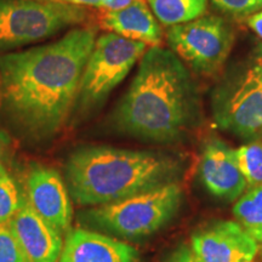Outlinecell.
Listing matches in <instances>:
<instances>
[{
    "mask_svg": "<svg viewBox=\"0 0 262 262\" xmlns=\"http://www.w3.org/2000/svg\"><path fill=\"white\" fill-rule=\"evenodd\" d=\"M88 16L84 6L47 0H0V55L78 27Z\"/></svg>",
    "mask_w": 262,
    "mask_h": 262,
    "instance_id": "6",
    "label": "cell"
},
{
    "mask_svg": "<svg viewBox=\"0 0 262 262\" xmlns=\"http://www.w3.org/2000/svg\"><path fill=\"white\" fill-rule=\"evenodd\" d=\"M25 196L18 193L14 179L9 175L4 165L0 166V221L9 222L21 206Z\"/></svg>",
    "mask_w": 262,
    "mask_h": 262,
    "instance_id": "18",
    "label": "cell"
},
{
    "mask_svg": "<svg viewBox=\"0 0 262 262\" xmlns=\"http://www.w3.org/2000/svg\"><path fill=\"white\" fill-rule=\"evenodd\" d=\"M198 95L188 68L170 49L152 47L141 57L136 75L113 122L118 130L152 142H172L193 125Z\"/></svg>",
    "mask_w": 262,
    "mask_h": 262,
    "instance_id": "2",
    "label": "cell"
},
{
    "mask_svg": "<svg viewBox=\"0 0 262 262\" xmlns=\"http://www.w3.org/2000/svg\"><path fill=\"white\" fill-rule=\"evenodd\" d=\"M133 2H135V0H106L102 9L118 10V9H122V8H124V6L131 4Z\"/></svg>",
    "mask_w": 262,
    "mask_h": 262,
    "instance_id": "24",
    "label": "cell"
},
{
    "mask_svg": "<svg viewBox=\"0 0 262 262\" xmlns=\"http://www.w3.org/2000/svg\"><path fill=\"white\" fill-rule=\"evenodd\" d=\"M100 25L107 32L143 42L150 48L160 47L163 40L159 21L146 0H135L118 10H106L101 16Z\"/></svg>",
    "mask_w": 262,
    "mask_h": 262,
    "instance_id": "14",
    "label": "cell"
},
{
    "mask_svg": "<svg viewBox=\"0 0 262 262\" xmlns=\"http://www.w3.org/2000/svg\"><path fill=\"white\" fill-rule=\"evenodd\" d=\"M181 171L175 157L157 150L83 147L66 163L70 193L80 205H104L173 182Z\"/></svg>",
    "mask_w": 262,
    "mask_h": 262,
    "instance_id": "3",
    "label": "cell"
},
{
    "mask_svg": "<svg viewBox=\"0 0 262 262\" xmlns=\"http://www.w3.org/2000/svg\"><path fill=\"white\" fill-rule=\"evenodd\" d=\"M181 202L182 188L173 181L95 206L85 216L89 224L117 237L139 239L163 228L179 211Z\"/></svg>",
    "mask_w": 262,
    "mask_h": 262,
    "instance_id": "5",
    "label": "cell"
},
{
    "mask_svg": "<svg viewBox=\"0 0 262 262\" xmlns=\"http://www.w3.org/2000/svg\"><path fill=\"white\" fill-rule=\"evenodd\" d=\"M47 2L61 3V4L77 5V6H93V8H103L106 0H47Z\"/></svg>",
    "mask_w": 262,
    "mask_h": 262,
    "instance_id": "22",
    "label": "cell"
},
{
    "mask_svg": "<svg viewBox=\"0 0 262 262\" xmlns=\"http://www.w3.org/2000/svg\"><path fill=\"white\" fill-rule=\"evenodd\" d=\"M28 203L39 215L61 233L70 228L72 204L70 193L56 170L35 166L27 178Z\"/></svg>",
    "mask_w": 262,
    "mask_h": 262,
    "instance_id": "11",
    "label": "cell"
},
{
    "mask_svg": "<svg viewBox=\"0 0 262 262\" xmlns=\"http://www.w3.org/2000/svg\"><path fill=\"white\" fill-rule=\"evenodd\" d=\"M233 215L258 244L262 243V185L249 187L239 196L234 203Z\"/></svg>",
    "mask_w": 262,
    "mask_h": 262,
    "instance_id": "16",
    "label": "cell"
},
{
    "mask_svg": "<svg viewBox=\"0 0 262 262\" xmlns=\"http://www.w3.org/2000/svg\"><path fill=\"white\" fill-rule=\"evenodd\" d=\"M147 49L143 42L130 40L112 32L97 37L81 73L74 108L78 106L90 111L100 106L125 79Z\"/></svg>",
    "mask_w": 262,
    "mask_h": 262,
    "instance_id": "7",
    "label": "cell"
},
{
    "mask_svg": "<svg viewBox=\"0 0 262 262\" xmlns=\"http://www.w3.org/2000/svg\"><path fill=\"white\" fill-rule=\"evenodd\" d=\"M3 165V164H2V160H0V166H2Z\"/></svg>",
    "mask_w": 262,
    "mask_h": 262,
    "instance_id": "25",
    "label": "cell"
},
{
    "mask_svg": "<svg viewBox=\"0 0 262 262\" xmlns=\"http://www.w3.org/2000/svg\"><path fill=\"white\" fill-rule=\"evenodd\" d=\"M8 224L27 262L58 261L63 248L62 233L32 208L27 198Z\"/></svg>",
    "mask_w": 262,
    "mask_h": 262,
    "instance_id": "10",
    "label": "cell"
},
{
    "mask_svg": "<svg viewBox=\"0 0 262 262\" xmlns=\"http://www.w3.org/2000/svg\"><path fill=\"white\" fill-rule=\"evenodd\" d=\"M150 10L164 26L187 24L204 15L208 0H147Z\"/></svg>",
    "mask_w": 262,
    "mask_h": 262,
    "instance_id": "15",
    "label": "cell"
},
{
    "mask_svg": "<svg viewBox=\"0 0 262 262\" xmlns=\"http://www.w3.org/2000/svg\"><path fill=\"white\" fill-rule=\"evenodd\" d=\"M166 40L176 56L193 71L212 74L227 60L234 41L232 26L217 16H202L187 24L171 26Z\"/></svg>",
    "mask_w": 262,
    "mask_h": 262,
    "instance_id": "8",
    "label": "cell"
},
{
    "mask_svg": "<svg viewBox=\"0 0 262 262\" xmlns=\"http://www.w3.org/2000/svg\"><path fill=\"white\" fill-rule=\"evenodd\" d=\"M216 125L243 140L262 136V44L232 64L211 93Z\"/></svg>",
    "mask_w": 262,
    "mask_h": 262,
    "instance_id": "4",
    "label": "cell"
},
{
    "mask_svg": "<svg viewBox=\"0 0 262 262\" xmlns=\"http://www.w3.org/2000/svg\"><path fill=\"white\" fill-rule=\"evenodd\" d=\"M0 262H27L8 222L0 221Z\"/></svg>",
    "mask_w": 262,
    "mask_h": 262,
    "instance_id": "19",
    "label": "cell"
},
{
    "mask_svg": "<svg viewBox=\"0 0 262 262\" xmlns=\"http://www.w3.org/2000/svg\"><path fill=\"white\" fill-rule=\"evenodd\" d=\"M248 25L262 39V10L249 17Z\"/></svg>",
    "mask_w": 262,
    "mask_h": 262,
    "instance_id": "23",
    "label": "cell"
},
{
    "mask_svg": "<svg viewBox=\"0 0 262 262\" xmlns=\"http://www.w3.org/2000/svg\"><path fill=\"white\" fill-rule=\"evenodd\" d=\"M199 175L211 194L229 202L237 201L248 188L235 160L234 149L217 139L210 140L204 146Z\"/></svg>",
    "mask_w": 262,
    "mask_h": 262,
    "instance_id": "12",
    "label": "cell"
},
{
    "mask_svg": "<svg viewBox=\"0 0 262 262\" xmlns=\"http://www.w3.org/2000/svg\"><path fill=\"white\" fill-rule=\"evenodd\" d=\"M137 257L136 249L125 242L78 228L66 237L57 262H136Z\"/></svg>",
    "mask_w": 262,
    "mask_h": 262,
    "instance_id": "13",
    "label": "cell"
},
{
    "mask_svg": "<svg viewBox=\"0 0 262 262\" xmlns=\"http://www.w3.org/2000/svg\"><path fill=\"white\" fill-rule=\"evenodd\" d=\"M192 251L201 262H255L258 243L237 221H215L193 233Z\"/></svg>",
    "mask_w": 262,
    "mask_h": 262,
    "instance_id": "9",
    "label": "cell"
},
{
    "mask_svg": "<svg viewBox=\"0 0 262 262\" xmlns=\"http://www.w3.org/2000/svg\"><path fill=\"white\" fill-rule=\"evenodd\" d=\"M96 38L78 26L55 41L0 55L3 107L29 135L47 139L67 122Z\"/></svg>",
    "mask_w": 262,
    "mask_h": 262,
    "instance_id": "1",
    "label": "cell"
},
{
    "mask_svg": "<svg viewBox=\"0 0 262 262\" xmlns=\"http://www.w3.org/2000/svg\"><path fill=\"white\" fill-rule=\"evenodd\" d=\"M165 262H201L196 258L189 245H180L166 257Z\"/></svg>",
    "mask_w": 262,
    "mask_h": 262,
    "instance_id": "21",
    "label": "cell"
},
{
    "mask_svg": "<svg viewBox=\"0 0 262 262\" xmlns=\"http://www.w3.org/2000/svg\"><path fill=\"white\" fill-rule=\"evenodd\" d=\"M237 164L249 187L262 185V143L251 141L234 149Z\"/></svg>",
    "mask_w": 262,
    "mask_h": 262,
    "instance_id": "17",
    "label": "cell"
},
{
    "mask_svg": "<svg viewBox=\"0 0 262 262\" xmlns=\"http://www.w3.org/2000/svg\"><path fill=\"white\" fill-rule=\"evenodd\" d=\"M220 11L232 16L254 15L262 10V0H211Z\"/></svg>",
    "mask_w": 262,
    "mask_h": 262,
    "instance_id": "20",
    "label": "cell"
}]
</instances>
